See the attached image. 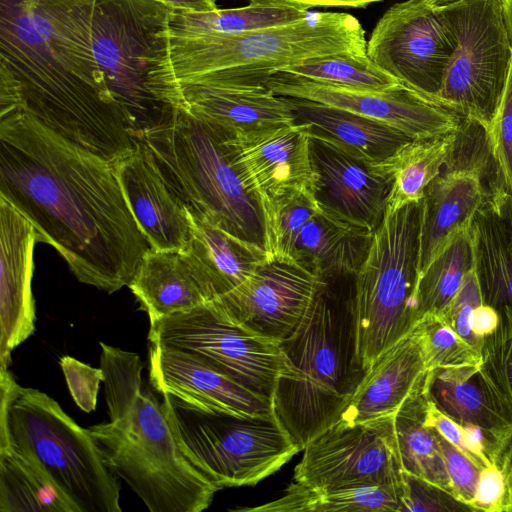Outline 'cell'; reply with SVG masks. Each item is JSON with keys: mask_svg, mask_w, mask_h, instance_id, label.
Masks as SVG:
<instances>
[{"mask_svg": "<svg viewBox=\"0 0 512 512\" xmlns=\"http://www.w3.org/2000/svg\"><path fill=\"white\" fill-rule=\"evenodd\" d=\"M0 195L78 281L109 294L129 285L150 249L115 164L23 111L0 117Z\"/></svg>", "mask_w": 512, "mask_h": 512, "instance_id": "1", "label": "cell"}, {"mask_svg": "<svg viewBox=\"0 0 512 512\" xmlns=\"http://www.w3.org/2000/svg\"><path fill=\"white\" fill-rule=\"evenodd\" d=\"M96 0H1L0 74L19 110L113 162L138 126L107 85L93 52Z\"/></svg>", "mask_w": 512, "mask_h": 512, "instance_id": "2", "label": "cell"}, {"mask_svg": "<svg viewBox=\"0 0 512 512\" xmlns=\"http://www.w3.org/2000/svg\"><path fill=\"white\" fill-rule=\"evenodd\" d=\"M110 421L90 426L107 467L151 512H201L218 489L185 457L135 352L100 342Z\"/></svg>", "mask_w": 512, "mask_h": 512, "instance_id": "3", "label": "cell"}, {"mask_svg": "<svg viewBox=\"0 0 512 512\" xmlns=\"http://www.w3.org/2000/svg\"><path fill=\"white\" fill-rule=\"evenodd\" d=\"M278 345L273 410L304 450L339 419L367 373L358 349L354 274L323 276L299 325Z\"/></svg>", "mask_w": 512, "mask_h": 512, "instance_id": "4", "label": "cell"}, {"mask_svg": "<svg viewBox=\"0 0 512 512\" xmlns=\"http://www.w3.org/2000/svg\"><path fill=\"white\" fill-rule=\"evenodd\" d=\"M160 30L148 73L153 95L210 72L271 75L310 58L367 54L365 30L345 12H310L295 22L238 34L176 37Z\"/></svg>", "mask_w": 512, "mask_h": 512, "instance_id": "5", "label": "cell"}, {"mask_svg": "<svg viewBox=\"0 0 512 512\" xmlns=\"http://www.w3.org/2000/svg\"><path fill=\"white\" fill-rule=\"evenodd\" d=\"M137 139L193 217L265 249L261 205L233 162L228 130L166 105Z\"/></svg>", "mask_w": 512, "mask_h": 512, "instance_id": "6", "label": "cell"}, {"mask_svg": "<svg viewBox=\"0 0 512 512\" xmlns=\"http://www.w3.org/2000/svg\"><path fill=\"white\" fill-rule=\"evenodd\" d=\"M0 443H10L47 472L79 512H121L120 482L89 432L46 393L20 386L0 369Z\"/></svg>", "mask_w": 512, "mask_h": 512, "instance_id": "7", "label": "cell"}, {"mask_svg": "<svg viewBox=\"0 0 512 512\" xmlns=\"http://www.w3.org/2000/svg\"><path fill=\"white\" fill-rule=\"evenodd\" d=\"M421 218V201L385 211L354 274L358 349L367 371L418 323Z\"/></svg>", "mask_w": 512, "mask_h": 512, "instance_id": "8", "label": "cell"}, {"mask_svg": "<svg viewBox=\"0 0 512 512\" xmlns=\"http://www.w3.org/2000/svg\"><path fill=\"white\" fill-rule=\"evenodd\" d=\"M161 396L181 451L218 490L255 485L301 451L274 412H207L171 395Z\"/></svg>", "mask_w": 512, "mask_h": 512, "instance_id": "9", "label": "cell"}, {"mask_svg": "<svg viewBox=\"0 0 512 512\" xmlns=\"http://www.w3.org/2000/svg\"><path fill=\"white\" fill-rule=\"evenodd\" d=\"M443 6L454 27L457 47L437 100L487 129L512 63L502 0H462Z\"/></svg>", "mask_w": 512, "mask_h": 512, "instance_id": "10", "label": "cell"}, {"mask_svg": "<svg viewBox=\"0 0 512 512\" xmlns=\"http://www.w3.org/2000/svg\"><path fill=\"white\" fill-rule=\"evenodd\" d=\"M169 10L155 0H96L94 56L107 85L133 117L139 133L154 124L166 106L151 93L148 73L157 32Z\"/></svg>", "mask_w": 512, "mask_h": 512, "instance_id": "11", "label": "cell"}, {"mask_svg": "<svg viewBox=\"0 0 512 512\" xmlns=\"http://www.w3.org/2000/svg\"><path fill=\"white\" fill-rule=\"evenodd\" d=\"M504 188L486 130L463 119L453 132L441 172L426 187L421 200L419 275L459 231L469 227L485 200Z\"/></svg>", "mask_w": 512, "mask_h": 512, "instance_id": "12", "label": "cell"}, {"mask_svg": "<svg viewBox=\"0 0 512 512\" xmlns=\"http://www.w3.org/2000/svg\"><path fill=\"white\" fill-rule=\"evenodd\" d=\"M148 341L195 354L254 394L272 401L279 343L250 333L211 302L150 323Z\"/></svg>", "mask_w": 512, "mask_h": 512, "instance_id": "13", "label": "cell"}, {"mask_svg": "<svg viewBox=\"0 0 512 512\" xmlns=\"http://www.w3.org/2000/svg\"><path fill=\"white\" fill-rule=\"evenodd\" d=\"M259 202L267 255L291 258L325 277L357 272L373 232L331 215L320 207L310 190Z\"/></svg>", "mask_w": 512, "mask_h": 512, "instance_id": "14", "label": "cell"}, {"mask_svg": "<svg viewBox=\"0 0 512 512\" xmlns=\"http://www.w3.org/2000/svg\"><path fill=\"white\" fill-rule=\"evenodd\" d=\"M456 47L457 36L444 6L406 0L392 5L378 20L367 41V55L402 85L438 101Z\"/></svg>", "mask_w": 512, "mask_h": 512, "instance_id": "15", "label": "cell"}, {"mask_svg": "<svg viewBox=\"0 0 512 512\" xmlns=\"http://www.w3.org/2000/svg\"><path fill=\"white\" fill-rule=\"evenodd\" d=\"M394 419L395 414L354 424L335 422L307 444L293 480L311 487H405Z\"/></svg>", "mask_w": 512, "mask_h": 512, "instance_id": "16", "label": "cell"}, {"mask_svg": "<svg viewBox=\"0 0 512 512\" xmlns=\"http://www.w3.org/2000/svg\"><path fill=\"white\" fill-rule=\"evenodd\" d=\"M269 76L210 72L160 89L154 96L162 104L233 133L295 122L284 97L267 87Z\"/></svg>", "mask_w": 512, "mask_h": 512, "instance_id": "17", "label": "cell"}, {"mask_svg": "<svg viewBox=\"0 0 512 512\" xmlns=\"http://www.w3.org/2000/svg\"><path fill=\"white\" fill-rule=\"evenodd\" d=\"M322 277L291 258L267 255L247 280L211 303L231 322L280 343L299 325Z\"/></svg>", "mask_w": 512, "mask_h": 512, "instance_id": "18", "label": "cell"}, {"mask_svg": "<svg viewBox=\"0 0 512 512\" xmlns=\"http://www.w3.org/2000/svg\"><path fill=\"white\" fill-rule=\"evenodd\" d=\"M266 85L276 95L342 108L383 122L412 139L447 135L464 119L451 108L402 84L382 92L358 91L278 71L268 77Z\"/></svg>", "mask_w": 512, "mask_h": 512, "instance_id": "19", "label": "cell"}, {"mask_svg": "<svg viewBox=\"0 0 512 512\" xmlns=\"http://www.w3.org/2000/svg\"><path fill=\"white\" fill-rule=\"evenodd\" d=\"M422 393L461 427L465 452L481 469L499 463L512 440V417L485 382L480 365L427 370Z\"/></svg>", "mask_w": 512, "mask_h": 512, "instance_id": "20", "label": "cell"}, {"mask_svg": "<svg viewBox=\"0 0 512 512\" xmlns=\"http://www.w3.org/2000/svg\"><path fill=\"white\" fill-rule=\"evenodd\" d=\"M312 188L317 203L338 219L373 232L392 187L376 164L310 134Z\"/></svg>", "mask_w": 512, "mask_h": 512, "instance_id": "21", "label": "cell"}, {"mask_svg": "<svg viewBox=\"0 0 512 512\" xmlns=\"http://www.w3.org/2000/svg\"><path fill=\"white\" fill-rule=\"evenodd\" d=\"M308 124L230 132L233 162L244 186L259 199L312 188Z\"/></svg>", "mask_w": 512, "mask_h": 512, "instance_id": "22", "label": "cell"}, {"mask_svg": "<svg viewBox=\"0 0 512 512\" xmlns=\"http://www.w3.org/2000/svg\"><path fill=\"white\" fill-rule=\"evenodd\" d=\"M148 372L152 388L194 408L238 416L274 412L272 401L260 397L195 354L156 342L148 345Z\"/></svg>", "mask_w": 512, "mask_h": 512, "instance_id": "23", "label": "cell"}, {"mask_svg": "<svg viewBox=\"0 0 512 512\" xmlns=\"http://www.w3.org/2000/svg\"><path fill=\"white\" fill-rule=\"evenodd\" d=\"M33 224L0 195V363L8 369L13 350L35 331L32 293Z\"/></svg>", "mask_w": 512, "mask_h": 512, "instance_id": "24", "label": "cell"}, {"mask_svg": "<svg viewBox=\"0 0 512 512\" xmlns=\"http://www.w3.org/2000/svg\"><path fill=\"white\" fill-rule=\"evenodd\" d=\"M114 164L126 202L150 247L182 250L191 236V215L146 143L137 139L133 150Z\"/></svg>", "mask_w": 512, "mask_h": 512, "instance_id": "25", "label": "cell"}, {"mask_svg": "<svg viewBox=\"0 0 512 512\" xmlns=\"http://www.w3.org/2000/svg\"><path fill=\"white\" fill-rule=\"evenodd\" d=\"M427 370L420 339L412 330L376 359L336 422L394 415L422 387Z\"/></svg>", "mask_w": 512, "mask_h": 512, "instance_id": "26", "label": "cell"}, {"mask_svg": "<svg viewBox=\"0 0 512 512\" xmlns=\"http://www.w3.org/2000/svg\"><path fill=\"white\" fill-rule=\"evenodd\" d=\"M482 303L496 310L512 308V193H492L469 226Z\"/></svg>", "mask_w": 512, "mask_h": 512, "instance_id": "27", "label": "cell"}, {"mask_svg": "<svg viewBox=\"0 0 512 512\" xmlns=\"http://www.w3.org/2000/svg\"><path fill=\"white\" fill-rule=\"evenodd\" d=\"M191 223L190 239L181 252L208 302L233 291L267 258L265 249L244 242L205 219L191 215Z\"/></svg>", "mask_w": 512, "mask_h": 512, "instance_id": "28", "label": "cell"}, {"mask_svg": "<svg viewBox=\"0 0 512 512\" xmlns=\"http://www.w3.org/2000/svg\"><path fill=\"white\" fill-rule=\"evenodd\" d=\"M297 123L308 124L310 134L368 162L378 164L413 140L383 122L307 99L283 96Z\"/></svg>", "mask_w": 512, "mask_h": 512, "instance_id": "29", "label": "cell"}, {"mask_svg": "<svg viewBox=\"0 0 512 512\" xmlns=\"http://www.w3.org/2000/svg\"><path fill=\"white\" fill-rule=\"evenodd\" d=\"M128 287L150 323L208 302L181 250L150 247Z\"/></svg>", "mask_w": 512, "mask_h": 512, "instance_id": "30", "label": "cell"}, {"mask_svg": "<svg viewBox=\"0 0 512 512\" xmlns=\"http://www.w3.org/2000/svg\"><path fill=\"white\" fill-rule=\"evenodd\" d=\"M406 486L358 483L311 487L291 482L274 501L256 507L236 508L247 512H383L402 511Z\"/></svg>", "mask_w": 512, "mask_h": 512, "instance_id": "31", "label": "cell"}, {"mask_svg": "<svg viewBox=\"0 0 512 512\" xmlns=\"http://www.w3.org/2000/svg\"><path fill=\"white\" fill-rule=\"evenodd\" d=\"M309 13L308 7L283 0H249L244 7L208 12L170 9L160 32L176 37L238 34L285 25Z\"/></svg>", "mask_w": 512, "mask_h": 512, "instance_id": "32", "label": "cell"}, {"mask_svg": "<svg viewBox=\"0 0 512 512\" xmlns=\"http://www.w3.org/2000/svg\"><path fill=\"white\" fill-rule=\"evenodd\" d=\"M0 512H79L32 457L0 443Z\"/></svg>", "mask_w": 512, "mask_h": 512, "instance_id": "33", "label": "cell"}, {"mask_svg": "<svg viewBox=\"0 0 512 512\" xmlns=\"http://www.w3.org/2000/svg\"><path fill=\"white\" fill-rule=\"evenodd\" d=\"M394 424L405 472L453 494L437 431L428 419V402L422 387L403 402L395 413Z\"/></svg>", "mask_w": 512, "mask_h": 512, "instance_id": "34", "label": "cell"}, {"mask_svg": "<svg viewBox=\"0 0 512 512\" xmlns=\"http://www.w3.org/2000/svg\"><path fill=\"white\" fill-rule=\"evenodd\" d=\"M452 141L453 132L434 138L413 139L376 164L392 181L386 211L393 212L423 199L426 187L441 172Z\"/></svg>", "mask_w": 512, "mask_h": 512, "instance_id": "35", "label": "cell"}, {"mask_svg": "<svg viewBox=\"0 0 512 512\" xmlns=\"http://www.w3.org/2000/svg\"><path fill=\"white\" fill-rule=\"evenodd\" d=\"M473 268V242L467 227L459 231L419 275L416 290L418 321L427 315H440Z\"/></svg>", "mask_w": 512, "mask_h": 512, "instance_id": "36", "label": "cell"}, {"mask_svg": "<svg viewBox=\"0 0 512 512\" xmlns=\"http://www.w3.org/2000/svg\"><path fill=\"white\" fill-rule=\"evenodd\" d=\"M282 71L358 91L382 92L401 84L374 64L367 54L315 57Z\"/></svg>", "mask_w": 512, "mask_h": 512, "instance_id": "37", "label": "cell"}, {"mask_svg": "<svg viewBox=\"0 0 512 512\" xmlns=\"http://www.w3.org/2000/svg\"><path fill=\"white\" fill-rule=\"evenodd\" d=\"M497 328L483 340L480 371L512 417V308H502Z\"/></svg>", "mask_w": 512, "mask_h": 512, "instance_id": "38", "label": "cell"}, {"mask_svg": "<svg viewBox=\"0 0 512 512\" xmlns=\"http://www.w3.org/2000/svg\"><path fill=\"white\" fill-rule=\"evenodd\" d=\"M421 342L427 369L480 365L472 348L439 315L421 318L413 329Z\"/></svg>", "mask_w": 512, "mask_h": 512, "instance_id": "39", "label": "cell"}, {"mask_svg": "<svg viewBox=\"0 0 512 512\" xmlns=\"http://www.w3.org/2000/svg\"><path fill=\"white\" fill-rule=\"evenodd\" d=\"M485 130L500 177L512 193V63L498 109Z\"/></svg>", "mask_w": 512, "mask_h": 512, "instance_id": "40", "label": "cell"}, {"mask_svg": "<svg viewBox=\"0 0 512 512\" xmlns=\"http://www.w3.org/2000/svg\"><path fill=\"white\" fill-rule=\"evenodd\" d=\"M481 304V293L473 268L466 275L457 294L439 315L459 337L479 353H481L483 341L473 333L472 322L474 311Z\"/></svg>", "mask_w": 512, "mask_h": 512, "instance_id": "41", "label": "cell"}, {"mask_svg": "<svg viewBox=\"0 0 512 512\" xmlns=\"http://www.w3.org/2000/svg\"><path fill=\"white\" fill-rule=\"evenodd\" d=\"M472 507L476 511L512 512V479L502 464L481 469Z\"/></svg>", "mask_w": 512, "mask_h": 512, "instance_id": "42", "label": "cell"}, {"mask_svg": "<svg viewBox=\"0 0 512 512\" xmlns=\"http://www.w3.org/2000/svg\"><path fill=\"white\" fill-rule=\"evenodd\" d=\"M402 511H475L452 493L412 474H405Z\"/></svg>", "mask_w": 512, "mask_h": 512, "instance_id": "43", "label": "cell"}, {"mask_svg": "<svg viewBox=\"0 0 512 512\" xmlns=\"http://www.w3.org/2000/svg\"><path fill=\"white\" fill-rule=\"evenodd\" d=\"M437 436L443 452L453 494L460 501L472 507L481 468L438 431Z\"/></svg>", "mask_w": 512, "mask_h": 512, "instance_id": "44", "label": "cell"}, {"mask_svg": "<svg viewBox=\"0 0 512 512\" xmlns=\"http://www.w3.org/2000/svg\"><path fill=\"white\" fill-rule=\"evenodd\" d=\"M60 367L76 405L86 413L94 411L99 385L104 380L102 369L94 368L71 356H63Z\"/></svg>", "mask_w": 512, "mask_h": 512, "instance_id": "45", "label": "cell"}, {"mask_svg": "<svg viewBox=\"0 0 512 512\" xmlns=\"http://www.w3.org/2000/svg\"><path fill=\"white\" fill-rule=\"evenodd\" d=\"M499 324V313L491 306L481 304L473 314L472 330L473 333L483 341L491 334Z\"/></svg>", "mask_w": 512, "mask_h": 512, "instance_id": "46", "label": "cell"}, {"mask_svg": "<svg viewBox=\"0 0 512 512\" xmlns=\"http://www.w3.org/2000/svg\"><path fill=\"white\" fill-rule=\"evenodd\" d=\"M166 5L172 10L190 12H208L217 10L215 0H155Z\"/></svg>", "mask_w": 512, "mask_h": 512, "instance_id": "47", "label": "cell"}, {"mask_svg": "<svg viewBox=\"0 0 512 512\" xmlns=\"http://www.w3.org/2000/svg\"><path fill=\"white\" fill-rule=\"evenodd\" d=\"M302 4L308 8L313 7H345V8H365L366 6L380 2L382 0H283Z\"/></svg>", "mask_w": 512, "mask_h": 512, "instance_id": "48", "label": "cell"}, {"mask_svg": "<svg viewBox=\"0 0 512 512\" xmlns=\"http://www.w3.org/2000/svg\"><path fill=\"white\" fill-rule=\"evenodd\" d=\"M505 27L512 49V0H502Z\"/></svg>", "mask_w": 512, "mask_h": 512, "instance_id": "49", "label": "cell"}, {"mask_svg": "<svg viewBox=\"0 0 512 512\" xmlns=\"http://www.w3.org/2000/svg\"><path fill=\"white\" fill-rule=\"evenodd\" d=\"M498 464H502L505 466L512 479V440L507 449L504 451Z\"/></svg>", "mask_w": 512, "mask_h": 512, "instance_id": "50", "label": "cell"}, {"mask_svg": "<svg viewBox=\"0 0 512 512\" xmlns=\"http://www.w3.org/2000/svg\"><path fill=\"white\" fill-rule=\"evenodd\" d=\"M433 4L437 6H443L454 2H459L462 0H430Z\"/></svg>", "mask_w": 512, "mask_h": 512, "instance_id": "51", "label": "cell"}]
</instances>
